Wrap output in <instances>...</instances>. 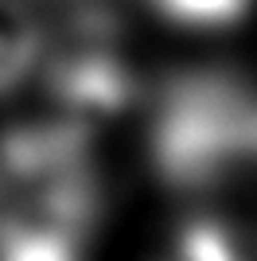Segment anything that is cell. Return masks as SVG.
Masks as SVG:
<instances>
[{"label":"cell","mask_w":257,"mask_h":261,"mask_svg":"<svg viewBox=\"0 0 257 261\" xmlns=\"http://www.w3.org/2000/svg\"><path fill=\"white\" fill-rule=\"evenodd\" d=\"M156 4L171 20L191 23V28H222L249 8V0H156Z\"/></svg>","instance_id":"7a4b0ae2"},{"label":"cell","mask_w":257,"mask_h":261,"mask_svg":"<svg viewBox=\"0 0 257 261\" xmlns=\"http://www.w3.org/2000/svg\"><path fill=\"white\" fill-rule=\"evenodd\" d=\"M43 51L35 16L23 0H0V90L16 86Z\"/></svg>","instance_id":"6da1fadb"}]
</instances>
